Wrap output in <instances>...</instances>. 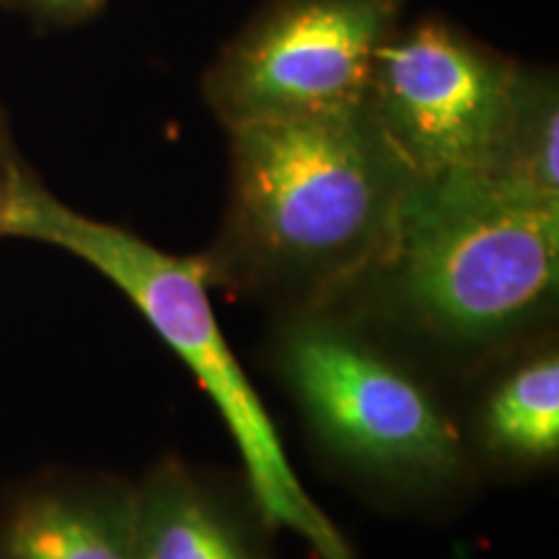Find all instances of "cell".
<instances>
[{"label": "cell", "instance_id": "7a4b0ae2", "mask_svg": "<svg viewBox=\"0 0 559 559\" xmlns=\"http://www.w3.org/2000/svg\"><path fill=\"white\" fill-rule=\"evenodd\" d=\"M230 202L210 285L330 306L381 254L415 174L368 104L230 128Z\"/></svg>", "mask_w": 559, "mask_h": 559}, {"label": "cell", "instance_id": "6da1fadb", "mask_svg": "<svg viewBox=\"0 0 559 559\" xmlns=\"http://www.w3.org/2000/svg\"><path fill=\"white\" fill-rule=\"evenodd\" d=\"M559 205L495 174L412 177L381 254L330 304L449 366H487L555 317Z\"/></svg>", "mask_w": 559, "mask_h": 559}, {"label": "cell", "instance_id": "7c38bea8", "mask_svg": "<svg viewBox=\"0 0 559 559\" xmlns=\"http://www.w3.org/2000/svg\"><path fill=\"white\" fill-rule=\"evenodd\" d=\"M13 171H16V166L5 164V160H3V158H0V215H3V205H5V194H9V187H11Z\"/></svg>", "mask_w": 559, "mask_h": 559}, {"label": "cell", "instance_id": "52a82bcc", "mask_svg": "<svg viewBox=\"0 0 559 559\" xmlns=\"http://www.w3.org/2000/svg\"><path fill=\"white\" fill-rule=\"evenodd\" d=\"M267 526L249 495L179 459L135 487V559H272Z\"/></svg>", "mask_w": 559, "mask_h": 559}, {"label": "cell", "instance_id": "277c9868", "mask_svg": "<svg viewBox=\"0 0 559 559\" xmlns=\"http://www.w3.org/2000/svg\"><path fill=\"white\" fill-rule=\"evenodd\" d=\"M272 360L306 428L345 469L409 495L440 492L464 477L469 453L449 409L349 313L288 311Z\"/></svg>", "mask_w": 559, "mask_h": 559}, {"label": "cell", "instance_id": "3957f363", "mask_svg": "<svg viewBox=\"0 0 559 559\" xmlns=\"http://www.w3.org/2000/svg\"><path fill=\"white\" fill-rule=\"evenodd\" d=\"M0 236L50 243L115 283L218 407L264 521L293 531L319 559H355L340 528L300 485L260 394L230 353L210 306L202 257L169 254L120 226L86 218L21 169L5 194Z\"/></svg>", "mask_w": 559, "mask_h": 559}, {"label": "cell", "instance_id": "ba28073f", "mask_svg": "<svg viewBox=\"0 0 559 559\" xmlns=\"http://www.w3.org/2000/svg\"><path fill=\"white\" fill-rule=\"evenodd\" d=\"M0 559H135V487L70 481L26 495L0 531Z\"/></svg>", "mask_w": 559, "mask_h": 559}, {"label": "cell", "instance_id": "30bf717a", "mask_svg": "<svg viewBox=\"0 0 559 559\" xmlns=\"http://www.w3.org/2000/svg\"><path fill=\"white\" fill-rule=\"evenodd\" d=\"M492 174L559 205V96L551 75L519 73L513 117Z\"/></svg>", "mask_w": 559, "mask_h": 559}, {"label": "cell", "instance_id": "8992f818", "mask_svg": "<svg viewBox=\"0 0 559 559\" xmlns=\"http://www.w3.org/2000/svg\"><path fill=\"white\" fill-rule=\"evenodd\" d=\"M519 73L449 24L423 21L376 55L366 104L415 177L492 174Z\"/></svg>", "mask_w": 559, "mask_h": 559}, {"label": "cell", "instance_id": "9c48e42d", "mask_svg": "<svg viewBox=\"0 0 559 559\" xmlns=\"http://www.w3.org/2000/svg\"><path fill=\"white\" fill-rule=\"evenodd\" d=\"M481 456L506 469H542L559 453V353L526 345L481 391L472 419Z\"/></svg>", "mask_w": 559, "mask_h": 559}, {"label": "cell", "instance_id": "5b68a950", "mask_svg": "<svg viewBox=\"0 0 559 559\" xmlns=\"http://www.w3.org/2000/svg\"><path fill=\"white\" fill-rule=\"evenodd\" d=\"M400 13L402 0H272L207 73L210 107L230 130L366 102Z\"/></svg>", "mask_w": 559, "mask_h": 559}, {"label": "cell", "instance_id": "8fae6325", "mask_svg": "<svg viewBox=\"0 0 559 559\" xmlns=\"http://www.w3.org/2000/svg\"><path fill=\"white\" fill-rule=\"evenodd\" d=\"M29 3L45 16L73 21L94 13L99 5H104V0H29Z\"/></svg>", "mask_w": 559, "mask_h": 559}]
</instances>
